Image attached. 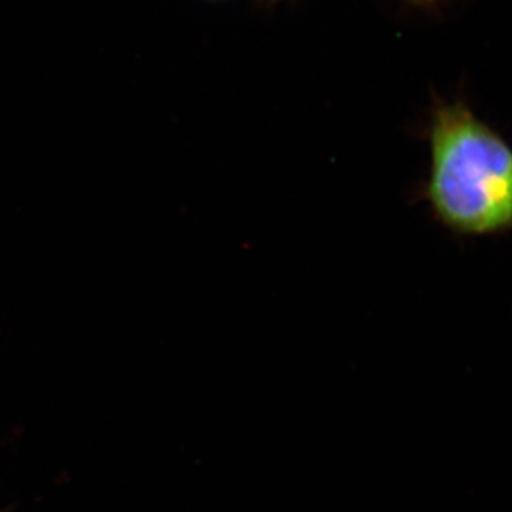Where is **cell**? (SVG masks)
<instances>
[{"label": "cell", "mask_w": 512, "mask_h": 512, "mask_svg": "<svg viewBox=\"0 0 512 512\" xmlns=\"http://www.w3.org/2000/svg\"><path fill=\"white\" fill-rule=\"evenodd\" d=\"M266 2L274 3V2H279V0H266Z\"/></svg>", "instance_id": "obj_3"}, {"label": "cell", "mask_w": 512, "mask_h": 512, "mask_svg": "<svg viewBox=\"0 0 512 512\" xmlns=\"http://www.w3.org/2000/svg\"><path fill=\"white\" fill-rule=\"evenodd\" d=\"M429 177L417 198L457 237L512 231V147L463 101H436Z\"/></svg>", "instance_id": "obj_1"}, {"label": "cell", "mask_w": 512, "mask_h": 512, "mask_svg": "<svg viewBox=\"0 0 512 512\" xmlns=\"http://www.w3.org/2000/svg\"><path fill=\"white\" fill-rule=\"evenodd\" d=\"M406 5L416 9L434 10L439 9L448 0H402Z\"/></svg>", "instance_id": "obj_2"}]
</instances>
